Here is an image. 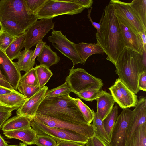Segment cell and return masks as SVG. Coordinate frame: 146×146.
Masks as SVG:
<instances>
[{
  "label": "cell",
  "instance_id": "obj_1",
  "mask_svg": "<svg viewBox=\"0 0 146 146\" xmlns=\"http://www.w3.org/2000/svg\"><path fill=\"white\" fill-rule=\"evenodd\" d=\"M104 12L99 31L96 33L97 43L107 55L106 59L115 65L125 46L112 4L110 2Z\"/></svg>",
  "mask_w": 146,
  "mask_h": 146
},
{
  "label": "cell",
  "instance_id": "obj_2",
  "mask_svg": "<svg viewBox=\"0 0 146 146\" xmlns=\"http://www.w3.org/2000/svg\"><path fill=\"white\" fill-rule=\"evenodd\" d=\"M36 113L75 124H88L70 95L44 98Z\"/></svg>",
  "mask_w": 146,
  "mask_h": 146
},
{
  "label": "cell",
  "instance_id": "obj_3",
  "mask_svg": "<svg viewBox=\"0 0 146 146\" xmlns=\"http://www.w3.org/2000/svg\"><path fill=\"white\" fill-rule=\"evenodd\" d=\"M142 62V54L125 47L115 65L118 78L135 94L140 90L138 86L139 67Z\"/></svg>",
  "mask_w": 146,
  "mask_h": 146
},
{
  "label": "cell",
  "instance_id": "obj_4",
  "mask_svg": "<svg viewBox=\"0 0 146 146\" xmlns=\"http://www.w3.org/2000/svg\"><path fill=\"white\" fill-rule=\"evenodd\" d=\"M4 19L16 22L25 31L38 20L29 10L25 0H0V21Z\"/></svg>",
  "mask_w": 146,
  "mask_h": 146
},
{
  "label": "cell",
  "instance_id": "obj_5",
  "mask_svg": "<svg viewBox=\"0 0 146 146\" xmlns=\"http://www.w3.org/2000/svg\"><path fill=\"white\" fill-rule=\"evenodd\" d=\"M84 9L71 0H46L35 15L38 19H53L61 15L79 14Z\"/></svg>",
  "mask_w": 146,
  "mask_h": 146
},
{
  "label": "cell",
  "instance_id": "obj_6",
  "mask_svg": "<svg viewBox=\"0 0 146 146\" xmlns=\"http://www.w3.org/2000/svg\"><path fill=\"white\" fill-rule=\"evenodd\" d=\"M68 83L71 92L75 94L91 89L100 90L103 86L102 80L88 73L82 68L69 70V74L65 79Z\"/></svg>",
  "mask_w": 146,
  "mask_h": 146
},
{
  "label": "cell",
  "instance_id": "obj_7",
  "mask_svg": "<svg viewBox=\"0 0 146 146\" xmlns=\"http://www.w3.org/2000/svg\"><path fill=\"white\" fill-rule=\"evenodd\" d=\"M31 125L37 134L48 135L57 142L61 141H71L85 145L89 139L72 131L50 127L33 119L31 121Z\"/></svg>",
  "mask_w": 146,
  "mask_h": 146
},
{
  "label": "cell",
  "instance_id": "obj_8",
  "mask_svg": "<svg viewBox=\"0 0 146 146\" xmlns=\"http://www.w3.org/2000/svg\"><path fill=\"white\" fill-rule=\"evenodd\" d=\"M114 14L127 27L139 34L146 32V28L131 8L129 3L119 0H111Z\"/></svg>",
  "mask_w": 146,
  "mask_h": 146
},
{
  "label": "cell",
  "instance_id": "obj_9",
  "mask_svg": "<svg viewBox=\"0 0 146 146\" xmlns=\"http://www.w3.org/2000/svg\"><path fill=\"white\" fill-rule=\"evenodd\" d=\"M33 119L48 126L67 129L75 132L88 139L95 135L96 129L92 124H79L67 122L36 113Z\"/></svg>",
  "mask_w": 146,
  "mask_h": 146
},
{
  "label": "cell",
  "instance_id": "obj_10",
  "mask_svg": "<svg viewBox=\"0 0 146 146\" xmlns=\"http://www.w3.org/2000/svg\"><path fill=\"white\" fill-rule=\"evenodd\" d=\"M48 40L52 43L55 48L72 61L73 67L79 63L82 64L85 63L78 54L74 46V43L69 40L61 31L53 29L51 35L48 37Z\"/></svg>",
  "mask_w": 146,
  "mask_h": 146
},
{
  "label": "cell",
  "instance_id": "obj_11",
  "mask_svg": "<svg viewBox=\"0 0 146 146\" xmlns=\"http://www.w3.org/2000/svg\"><path fill=\"white\" fill-rule=\"evenodd\" d=\"M52 18L36 21L26 31L24 48L29 50L38 42L42 40L45 35L51 29H53L54 23Z\"/></svg>",
  "mask_w": 146,
  "mask_h": 146
},
{
  "label": "cell",
  "instance_id": "obj_12",
  "mask_svg": "<svg viewBox=\"0 0 146 146\" xmlns=\"http://www.w3.org/2000/svg\"><path fill=\"white\" fill-rule=\"evenodd\" d=\"M133 115V111L127 108L123 109L118 116L110 143L111 146H125L126 130Z\"/></svg>",
  "mask_w": 146,
  "mask_h": 146
},
{
  "label": "cell",
  "instance_id": "obj_13",
  "mask_svg": "<svg viewBox=\"0 0 146 146\" xmlns=\"http://www.w3.org/2000/svg\"><path fill=\"white\" fill-rule=\"evenodd\" d=\"M48 90V87L45 86L28 99L23 105L17 110V115L25 117L31 121L35 116L40 105L43 100Z\"/></svg>",
  "mask_w": 146,
  "mask_h": 146
},
{
  "label": "cell",
  "instance_id": "obj_14",
  "mask_svg": "<svg viewBox=\"0 0 146 146\" xmlns=\"http://www.w3.org/2000/svg\"><path fill=\"white\" fill-rule=\"evenodd\" d=\"M133 110V115L127 128L125 146H127L130 138L136 129L140 125L146 123V99L141 97Z\"/></svg>",
  "mask_w": 146,
  "mask_h": 146
},
{
  "label": "cell",
  "instance_id": "obj_15",
  "mask_svg": "<svg viewBox=\"0 0 146 146\" xmlns=\"http://www.w3.org/2000/svg\"><path fill=\"white\" fill-rule=\"evenodd\" d=\"M118 21L125 47L142 55L144 48L140 35L128 28L118 19Z\"/></svg>",
  "mask_w": 146,
  "mask_h": 146
},
{
  "label": "cell",
  "instance_id": "obj_16",
  "mask_svg": "<svg viewBox=\"0 0 146 146\" xmlns=\"http://www.w3.org/2000/svg\"><path fill=\"white\" fill-rule=\"evenodd\" d=\"M0 65L6 76L7 82L17 90L21 75L15 62L11 60L4 52L0 49Z\"/></svg>",
  "mask_w": 146,
  "mask_h": 146
},
{
  "label": "cell",
  "instance_id": "obj_17",
  "mask_svg": "<svg viewBox=\"0 0 146 146\" xmlns=\"http://www.w3.org/2000/svg\"><path fill=\"white\" fill-rule=\"evenodd\" d=\"M27 99L16 90L0 95V107L13 110H17L23 105Z\"/></svg>",
  "mask_w": 146,
  "mask_h": 146
},
{
  "label": "cell",
  "instance_id": "obj_18",
  "mask_svg": "<svg viewBox=\"0 0 146 146\" xmlns=\"http://www.w3.org/2000/svg\"><path fill=\"white\" fill-rule=\"evenodd\" d=\"M97 102L98 115L103 121L111 111L115 102L111 95L105 91L101 90Z\"/></svg>",
  "mask_w": 146,
  "mask_h": 146
},
{
  "label": "cell",
  "instance_id": "obj_19",
  "mask_svg": "<svg viewBox=\"0 0 146 146\" xmlns=\"http://www.w3.org/2000/svg\"><path fill=\"white\" fill-rule=\"evenodd\" d=\"M7 138L19 140L26 145L35 144L37 134L31 127L23 129L3 131Z\"/></svg>",
  "mask_w": 146,
  "mask_h": 146
},
{
  "label": "cell",
  "instance_id": "obj_20",
  "mask_svg": "<svg viewBox=\"0 0 146 146\" xmlns=\"http://www.w3.org/2000/svg\"><path fill=\"white\" fill-rule=\"evenodd\" d=\"M74 46L78 54L85 62L91 55L95 54H102L104 53L103 49L97 43H87L81 42L74 43Z\"/></svg>",
  "mask_w": 146,
  "mask_h": 146
},
{
  "label": "cell",
  "instance_id": "obj_21",
  "mask_svg": "<svg viewBox=\"0 0 146 146\" xmlns=\"http://www.w3.org/2000/svg\"><path fill=\"white\" fill-rule=\"evenodd\" d=\"M31 127V121L22 116H15L7 120L2 127L3 131L26 129Z\"/></svg>",
  "mask_w": 146,
  "mask_h": 146
},
{
  "label": "cell",
  "instance_id": "obj_22",
  "mask_svg": "<svg viewBox=\"0 0 146 146\" xmlns=\"http://www.w3.org/2000/svg\"><path fill=\"white\" fill-rule=\"evenodd\" d=\"M60 58L56 53L53 51L50 46L45 45L41 53L38 56L37 60L40 64L49 67L57 64Z\"/></svg>",
  "mask_w": 146,
  "mask_h": 146
},
{
  "label": "cell",
  "instance_id": "obj_23",
  "mask_svg": "<svg viewBox=\"0 0 146 146\" xmlns=\"http://www.w3.org/2000/svg\"><path fill=\"white\" fill-rule=\"evenodd\" d=\"M25 35V33L15 37L5 51L6 55L11 61L18 58L21 50L24 48Z\"/></svg>",
  "mask_w": 146,
  "mask_h": 146
},
{
  "label": "cell",
  "instance_id": "obj_24",
  "mask_svg": "<svg viewBox=\"0 0 146 146\" xmlns=\"http://www.w3.org/2000/svg\"><path fill=\"white\" fill-rule=\"evenodd\" d=\"M33 52V50L29 49L21 51L17 61L15 62L20 72L22 71L26 72L33 68L35 63V61H32Z\"/></svg>",
  "mask_w": 146,
  "mask_h": 146
},
{
  "label": "cell",
  "instance_id": "obj_25",
  "mask_svg": "<svg viewBox=\"0 0 146 146\" xmlns=\"http://www.w3.org/2000/svg\"><path fill=\"white\" fill-rule=\"evenodd\" d=\"M115 82L121 92L127 108L135 107L138 101L137 96L119 78Z\"/></svg>",
  "mask_w": 146,
  "mask_h": 146
},
{
  "label": "cell",
  "instance_id": "obj_26",
  "mask_svg": "<svg viewBox=\"0 0 146 146\" xmlns=\"http://www.w3.org/2000/svg\"><path fill=\"white\" fill-rule=\"evenodd\" d=\"M127 146H146V123L136 129Z\"/></svg>",
  "mask_w": 146,
  "mask_h": 146
},
{
  "label": "cell",
  "instance_id": "obj_27",
  "mask_svg": "<svg viewBox=\"0 0 146 146\" xmlns=\"http://www.w3.org/2000/svg\"><path fill=\"white\" fill-rule=\"evenodd\" d=\"M0 29L15 37L25 33V31L16 22L9 19L0 21Z\"/></svg>",
  "mask_w": 146,
  "mask_h": 146
},
{
  "label": "cell",
  "instance_id": "obj_28",
  "mask_svg": "<svg viewBox=\"0 0 146 146\" xmlns=\"http://www.w3.org/2000/svg\"><path fill=\"white\" fill-rule=\"evenodd\" d=\"M118 107L115 104L103 121L104 127L110 141L113 129L118 117Z\"/></svg>",
  "mask_w": 146,
  "mask_h": 146
},
{
  "label": "cell",
  "instance_id": "obj_29",
  "mask_svg": "<svg viewBox=\"0 0 146 146\" xmlns=\"http://www.w3.org/2000/svg\"><path fill=\"white\" fill-rule=\"evenodd\" d=\"M129 4L146 28V0H133Z\"/></svg>",
  "mask_w": 146,
  "mask_h": 146
},
{
  "label": "cell",
  "instance_id": "obj_30",
  "mask_svg": "<svg viewBox=\"0 0 146 146\" xmlns=\"http://www.w3.org/2000/svg\"><path fill=\"white\" fill-rule=\"evenodd\" d=\"M38 78L39 86L42 88L49 80L53 75L49 68L42 64L35 67Z\"/></svg>",
  "mask_w": 146,
  "mask_h": 146
},
{
  "label": "cell",
  "instance_id": "obj_31",
  "mask_svg": "<svg viewBox=\"0 0 146 146\" xmlns=\"http://www.w3.org/2000/svg\"><path fill=\"white\" fill-rule=\"evenodd\" d=\"M92 124L95 128V135H97L106 141L110 143V141L105 130L103 120L96 112H94Z\"/></svg>",
  "mask_w": 146,
  "mask_h": 146
},
{
  "label": "cell",
  "instance_id": "obj_32",
  "mask_svg": "<svg viewBox=\"0 0 146 146\" xmlns=\"http://www.w3.org/2000/svg\"><path fill=\"white\" fill-rule=\"evenodd\" d=\"M71 92L70 88L66 82L58 87L51 89L48 90L44 98L56 97L62 95H69Z\"/></svg>",
  "mask_w": 146,
  "mask_h": 146
},
{
  "label": "cell",
  "instance_id": "obj_33",
  "mask_svg": "<svg viewBox=\"0 0 146 146\" xmlns=\"http://www.w3.org/2000/svg\"><path fill=\"white\" fill-rule=\"evenodd\" d=\"M72 98L76 104L88 124H90L93 121L94 111L91 110L80 98L72 97Z\"/></svg>",
  "mask_w": 146,
  "mask_h": 146
},
{
  "label": "cell",
  "instance_id": "obj_34",
  "mask_svg": "<svg viewBox=\"0 0 146 146\" xmlns=\"http://www.w3.org/2000/svg\"><path fill=\"white\" fill-rule=\"evenodd\" d=\"M19 82L31 86H39L35 67L33 68L21 76Z\"/></svg>",
  "mask_w": 146,
  "mask_h": 146
},
{
  "label": "cell",
  "instance_id": "obj_35",
  "mask_svg": "<svg viewBox=\"0 0 146 146\" xmlns=\"http://www.w3.org/2000/svg\"><path fill=\"white\" fill-rule=\"evenodd\" d=\"M41 88L39 86H32L19 82L17 90L20 93L29 99Z\"/></svg>",
  "mask_w": 146,
  "mask_h": 146
},
{
  "label": "cell",
  "instance_id": "obj_36",
  "mask_svg": "<svg viewBox=\"0 0 146 146\" xmlns=\"http://www.w3.org/2000/svg\"><path fill=\"white\" fill-rule=\"evenodd\" d=\"M109 89L115 102L119 106L123 109L127 108L121 92L117 84L115 82Z\"/></svg>",
  "mask_w": 146,
  "mask_h": 146
},
{
  "label": "cell",
  "instance_id": "obj_37",
  "mask_svg": "<svg viewBox=\"0 0 146 146\" xmlns=\"http://www.w3.org/2000/svg\"><path fill=\"white\" fill-rule=\"evenodd\" d=\"M101 93V90L97 89H91L83 91L76 94L80 98L86 101L96 100Z\"/></svg>",
  "mask_w": 146,
  "mask_h": 146
},
{
  "label": "cell",
  "instance_id": "obj_38",
  "mask_svg": "<svg viewBox=\"0 0 146 146\" xmlns=\"http://www.w3.org/2000/svg\"><path fill=\"white\" fill-rule=\"evenodd\" d=\"M15 37L0 29V49L5 52Z\"/></svg>",
  "mask_w": 146,
  "mask_h": 146
},
{
  "label": "cell",
  "instance_id": "obj_39",
  "mask_svg": "<svg viewBox=\"0 0 146 146\" xmlns=\"http://www.w3.org/2000/svg\"><path fill=\"white\" fill-rule=\"evenodd\" d=\"M35 144L37 146H57V143L48 135L37 134Z\"/></svg>",
  "mask_w": 146,
  "mask_h": 146
},
{
  "label": "cell",
  "instance_id": "obj_40",
  "mask_svg": "<svg viewBox=\"0 0 146 146\" xmlns=\"http://www.w3.org/2000/svg\"><path fill=\"white\" fill-rule=\"evenodd\" d=\"M27 7L29 11L35 15L46 0H25Z\"/></svg>",
  "mask_w": 146,
  "mask_h": 146
},
{
  "label": "cell",
  "instance_id": "obj_41",
  "mask_svg": "<svg viewBox=\"0 0 146 146\" xmlns=\"http://www.w3.org/2000/svg\"><path fill=\"white\" fill-rule=\"evenodd\" d=\"M85 146H111L110 143L106 141L99 136L95 135L89 139Z\"/></svg>",
  "mask_w": 146,
  "mask_h": 146
},
{
  "label": "cell",
  "instance_id": "obj_42",
  "mask_svg": "<svg viewBox=\"0 0 146 146\" xmlns=\"http://www.w3.org/2000/svg\"><path fill=\"white\" fill-rule=\"evenodd\" d=\"M13 110L0 107V129L5 122L12 115Z\"/></svg>",
  "mask_w": 146,
  "mask_h": 146
},
{
  "label": "cell",
  "instance_id": "obj_43",
  "mask_svg": "<svg viewBox=\"0 0 146 146\" xmlns=\"http://www.w3.org/2000/svg\"><path fill=\"white\" fill-rule=\"evenodd\" d=\"M138 86L139 90L143 91L146 90V72L140 74L138 81Z\"/></svg>",
  "mask_w": 146,
  "mask_h": 146
},
{
  "label": "cell",
  "instance_id": "obj_44",
  "mask_svg": "<svg viewBox=\"0 0 146 146\" xmlns=\"http://www.w3.org/2000/svg\"><path fill=\"white\" fill-rule=\"evenodd\" d=\"M46 44L42 40L38 42L36 44V48L34 51L32 57V61H35L36 58L38 57L42 52L44 46Z\"/></svg>",
  "mask_w": 146,
  "mask_h": 146
},
{
  "label": "cell",
  "instance_id": "obj_45",
  "mask_svg": "<svg viewBox=\"0 0 146 146\" xmlns=\"http://www.w3.org/2000/svg\"><path fill=\"white\" fill-rule=\"evenodd\" d=\"M92 7L90 8V9H88V18L90 19L91 23H92V25L97 30V32H99V31L100 29L101 25L102 23L103 18V17L104 15V12L102 14V17L100 19V21L99 23H97L93 21L91 17V11L92 8Z\"/></svg>",
  "mask_w": 146,
  "mask_h": 146
},
{
  "label": "cell",
  "instance_id": "obj_46",
  "mask_svg": "<svg viewBox=\"0 0 146 146\" xmlns=\"http://www.w3.org/2000/svg\"><path fill=\"white\" fill-rule=\"evenodd\" d=\"M71 1L80 5L84 9L91 7L93 3L92 0H71Z\"/></svg>",
  "mask_w": 146,
  "mask_h": 146
},
{
  "label": "cell",
  "instance_id": "obj_47",
  "mask_svg": "<svg viewBox=\"0 0 146 146\" xmlns=\"http://www.w3.org/2000/svg\"><path fill=\"white\" fill-rule=\"evenodd\" d=\"M57 143V146H85L84 144L71 141H61Z\"/></svg>",
  "mask_w": 146,
  "mask_h": 146
},
{
  "label": "cell",
  "instance_id": "obj_48",
  "mask_svg": "<svg viewBox=\"0 0 146 146\" xmlns=\"http://www.w3.org/2000/svg\"><path fill=\"white\" fill-rule=\"evenodd\" d=\"M15 91L14 89H10L0 86V95L7 94Z\"/></svg>",
  "mask_w": 146,
  "mask_h": 146
},
{
  "label": "cell",
  "instance_id": "obj_49",
  "mask_svg": "<svg viewBox=\"0 0 146 146\" xmlns=\"http://www.w3.org/2000/svg\"><path fill=\"white\" fill-rule=\"evenodd\" d=\"M0 86L9 89H14L8 82L1 79H0Z\"/></svg>",
  "mask_w": 146,
  "mask_h": 146
},
{
  "label": "cell",
  "instance_id": "obj_50",
  "mask_svg": "<svg viewBox=\"0 0 146 146\" xmlns=\"http://www.w3.org/2000/svg\"><path fill=\"white\" fill-rule=\"evenodd\" d=\"M142 40L144 50L146 51V32L140 33L139 34Z\"/></svg>",
  "mask_w": 146,
  "mask_h": 146
},
{
  "label": "cell",
  "instance_id": "obj_51",
  "mask_svg": "<svg viewBox=\"0 0 146 146\" xmlns=\"http://www.w3.org/2000/svg\"><path fill=\"white\" fill-rule=\"evenodd\" d=\"M8 145L0 135V146H7Z\"/></svg>",
  "mask_w": 146,
  "mask_h": 146
},
{
  "label": "cell",
  "instance_id": "obj_52",
  "mask_svg": "<svg viewBox=\"0 0 146 146\" xmlns=\"http://www.w3.org/2000/svg\"><path fill=\"white\" fill-rule=\"evenodd\" d=\"M0 79L6 81H7V80L6 77L2 73L0 68Z\"/></svg>",
  "mask_w": 146,
  "mask_h": 146
},
{
  "label": "cell",
  "instance_id": "obj_53",
  "mask_svg": "<svg viewBox=\"0 0 146 146\" xmlns=\"http://www.w3.org/2000/svg\"><path fill=\"white\" fill-rule=\"evenodd\" d=\"M19 146H27V145L21 142L19 143Z\"/></svg>",
  "mask_w": 146,
  "mask_h": 146
},
{
  "label": "cell",
  "instance_id": "obj_54",
  "mask_svg": "<svg viewBox=\"0 0 146 146\" xmlns=\"http://www.w3.org/2000/svg\"><path fill=\"white\" fill-rule=\"evenodd\" d=\"M7 146H19L18 145H8Z\"/></svg>",
  "mask_w": 146,
  "mask_h": 146
},
{
  "label": "cell",
  "instance_id": "obj_55",
  "mask_svg": "<svg viewBox=\"0 0 146 146\" xmlns=\"http://www.w3.org/2000/svg\"></svg>",
  "mask_w": 146,
  "mask_h": 146
},
{
  "label": "cell",
  "instance_id": "obj_56",
  "mask_svg": "<svg viewBox=\"0 0 146 146\" xmlns=\"http://www.w3.org/2000/svg\"></svg>",
  "mask_w": 146,
  "mask_h": 146
}]
</instances>
